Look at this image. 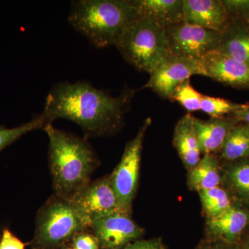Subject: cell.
<instances>
[{
	"label": "cell",
	"instance_id": "obj_1",
	"mask_svg": "<svg viewBox=\"0 0 249 249\" xmlns=\"http://www.w3.org/2000/svg\"><path fill=\"white\" fill-rule=\"evenodd\" d=\"M134 93L126 88L114 96L88 81L59 82L49 90L41 115L45 125L59 119L73 121L86 139L111 136L124 126Z\"/></svg>",
	"mask_w": 249,
	"mask_h": 249
},
{
	"label": "cell",
	"instance_id": "obj_2",
	"mask_svg": "<svg viewBox=\"0 0 249 249\" xmlns=\"http://www.w3.org/2000/svg\"><path fill=\"white\" fill-rule=\"evenodd\" d=\"M49 139V165L54 195L71 200L91 181L100 165L96 152L86 138L56 128L52 124L43 127Z\"/></svg>",
	"mask_w": 249,
	"mask_h": 249
},
{
	"label": "cell",
	"instance_id": "obj_3",
	"mask_svg": "<svg viewBox=\"0 0 249 249\" xmlns=\"http://www.w3.org/2000/svg\"><path fill=\"white\" fill-rule=\"evenodd\" d=\"M132 0H74L68 22L95 47L115 45L126 24L139 16Z\"/></svg>",
	"mask_w": 249,
	"mask_h": 249
},
{
	"label": "cell",
	"instance_id": "obj_4",
	"mask_svg": "<svg viewBox=\"0 0 249 249\" xmlns=\"http://www.w3.org/2000/svg\"><path fill=\"white\" fill-rule=\"evenodd\" d=\"M114 46L126 62L150 74L171 55L164 28L142 15L126 24Z\"/></svg>",
	"mask_w": 249,
	"mask_h": 249
},
{
	"label": "cell",
	"instance_id": "obj_5",
	"mask_svg": "<svg viewBox=\"0 0 249 249\" xmlns=\"http://www.w3.org/2000/svg\"><path fill=\"white\" fill-rule=\"evenodd\" d=\"M89 224L76 212L70 200L53 195L37 211L31 249H61Z\"/></svg>",
	"mask_w": 249,
	"mask_h": 249
},
{
	"label": "cell",
	"instance_id": "obj_6",
	"mask_svg": "<svg viewBox=\"0 0 249 249\" xmlns=\"http://www.w3.org/2000/svg\"><path fill=\"white\" fill-rule=\"evenodd\" d=\"M151 123L150 117L143 121L135 137L126 144L120 162L110 175L119 209L131 214L138 190L144 139Z\"/></svg>",
	"mask_w": 249,
	"mask_h": 249
},
{
	"label": "cell",
	"instance_id": "obj_7",
	"mask_svg": "<svg viewBox=\"0 0 249 249\" xmlns=\"http://www.w3.org/2000/svg\"><path fill=\"white\" fill-rule=\"evenodd\" d=\"M172 54L201 60L213 52L222 40V33L182 21L165 29Z\"/></svg>",
	"mask_w": 249,
	"mask_h": 249
},
{
	"label": "cell",
	"instance_id": "obj_8",
	"mask_svg": "<svg viewBox=\"0 0 249 249\" xmlns=\"http://www.w3.org/2000/svg\"><path fill=\"white\" fill-rule=\"evenodd\" d=\"M70 202L89 227L93 221L121 211L110 175L90 181L71 198Z\"/></svg>",
	"mask_w": 249,
	"mask_h": 249
},
{
	"label": "cell",
	"instance_id": "obj_9",
	"mask_svg": "<svg viewBox=\"0 0 249 249\" xmlns=\"http://www.w3.org/2000/svg\"><path fill=\"white\" fill-rule=\"evenodd\" d=\"M89 231L96 236L101 249H123L145 235L143 228L132 214L122 211L93 221Z\"/></svg>",
	"mask_w": 249,
	"mask_h": 249
},
{
	"label": "cell",
	"instance_id": "obj_10",
	"mask_svg": "<svg viewBox=\"0 0 249 249\" xmlns=\"http://www.w3.org/2000/svg\"><path fill=\"white\" fill-rule=\"evenodd\" d=\"M150 75V79L142 89L150 88L160 97L168 99L176 87L191 76H206L200 60L172 53Z\"/></svg>",
	"mask_w": 249,
	"mask_h": 249
},
{
	"label": "cell",
	"instance_id": "obj_11",
	"mask_svg": "<svg viewBox=\"0 0 249 249\" xmlns=\"http://www.w3.org/2000/svg\"><path fill=\"white\" fill-rule=\"evenodd\" d=\"M249 225V206L238 201L232 203L220 215L206 219L205 239L239 244Z\"/></svg>",
	"mask_w": 249,
	"mask_h": 249
},
{
	"label": "cell",
	"instance_id": "obj_12",
	"mask_svg": "<svg viewBox=\"0 0 249 249\" xmlns=\"http://www.w3.org/2000/svg\"><path fill=\"white\" fill-rule=\"evenodd\" d=\"M206 76L237 89H249V66L227 55L211 52L201 59Z\"/></svg>",
	"mask_w": 249,
	"mask_h": 249
},
{
	"label": "cell",
	"instance_id": "obj_13",
	"mask_svg": "<svg viewBox=\"0 0 249 249\" xmlns=\"http://www.w3.org/2000/svg\"><path fill=\"white\" fill-rule=\"evenodd\" d=\"M183 13L184 22L219 32L231 21L222 0H183Z\"/></svg>",
	"mask_w": 249,
	"mask_h": 249
},
{
	"label": "cell",
	"instance_id": "obj_14",
	"mask_svg": "<svg viewBox=\"0 0 249 249\" xmlns=\"http://www.w3.org/2000/svg\"><path fill=\"white\" fill-rule=\"evenodd\" d=\"M234 117L203 121L194 117L195 130L201 154H214L222 149L228 134L239 124Z\"/></svg>",
	"mask_w": 249,
	"mask_h": 249
},
{
	"label": "cell",
	"instance_id": "obj_15",
	"mask_svg": "<svg viewBox=\"0 0 249 249\" xmlns=\"http://www.w3.org/2000/svg\"><path fill=\"white\" fill-rule=\"evenodd\" d=\"M173 142L187 170L199 163L201 153L195 130L194 116L187 114L180 119L174 130Z\"/></svg>",
	"mask_w": 249,
	"mask_h": 249
},
{
	"label": "cell",
	"instance_id": "obj_16",
	"mask_svg": "<svg viewBox=\"0 0 249 249\" xmlns=\"http://www.w3.org/2000/svg\"><path fill=\"white\" fill-rule=\"evenodd\" d=\"M214 52L249 66V22L231 19Z\"/></svg>",
	"mask_w": 249,
	"mask_h": 249
},
{
	"label": "cell",
	"instance_id": "obj_17",
	"mask_svg": "<svg viewBox=\"0 0 249 249\" xmlns=\"http://www.w3.org/2000/svg\"><path fill=\"white\" fill-rule=\"evenodd\" d=\"M139 14L166 28L183 21V0H132Z\"/></svg>",
	"mask_w": 249,
	"mask_h": 249
},
{
	"label": "cell",
	"instance_id": "obj_18",
	"mask_svg": "<svg viewBox=\"0 0 249 249\" xmlns=\"http://www.w3.org/2000/svg\"><path fill=\"white\" fill-rule=\"evenodd\" d=\"M222 168L214 154H206L199 163L188 170L187 185L192 191L199 192L220 186Z\"/></svg>",
	"mask_w": 249,
	"mask_h": 249
},
{
	"label": "cell",
	"instance_id": "obj_19",
	"mask_svg": "<svg viewBox=\"0 0 249 249\" xmlns=\"http://www.w3.org/2000/svg\"><path fill=\"white\" fill-rule=\"evenodd\" d=\"M222 182L238 202L249 206V159L226 165L222 170Z\"/></svg>",
	"mask_w": 249,
	"mask_h": 249
},
{
	"label": "cell",
	"instance_id": "obj_20",
	"mask_svg": "<svg viewBox=\"0 0 249 249\" xmlns=\"http://www.w3.org/2000/svg\"><path fill=\"white\" fill-rule=\"evenodd\" d=\"M219 152L229 163L249 159V126L239 123L232 127Z\"/></svg>",
	"mask_w": 249,
	"mask_h": 249
},
{
	"label": "cell",
	"instance_id": "obj_21",
	"mask_svg": "<svg viewBox=\"0 0 249 249\" xmlns=\"http://www.w3.org/2000/svg\"><path fill=\"white\" fill-rule=\"evenodd\" d=\"M204 214L214 218L225 212L232 204L230 193L226 188L217 186L198 193Z\"/></svg>",
	"mask_w": 249,
	"mask_h": 249
},
{
	"label": "cell",
	"instance_id": "obj_22",
	"mask_svg": "<svg viewBox=\"0 0 249 249\" xmlns=\"http://www.w3.org/2000/svg\"><path fill=\"white\" fill-rule=\"evenodd\" d=\"M246 104H239L222 98L203 95L200 110L207 114L212 119L226 117L245 107Z\"/></svg>",
	"mask_w": 249,
	"mask_h": 249
},
{
	"label": "cell",
	"instance_id": "obj_23",
	"mask_svg": "<svg viewBox=\"0 0 249 249\" xmlns=\"http://www.w3.org/2000/svg\"><path fill=\"white\" fill-rule=\"evenodd\" d=\"M203 95L196 91L191 81L187 80L176 87L170 94L169 99L173 102H178L187 111L200 110Z\"/></svg>",
	"mask_w": 249,
	"mask_h": 249
},
{
	"label": "cell",
	"instance_id": "obj_24",
	"mask_svg": "<svg viewBox=\"0 0 249 249\" xmlns=\"http://www.w3.org/2000/svg\"><path fill=\"white\" fill-rule=\"evenodd\" d=\"M45 126V121L41 114L36 116L27 124H21L14 128H6L5 126L0 125V152L24 134L36 129H43Z\"/></svg>",
	"mask_w": 249,
	"mask_h": 249
},
{
	"label": "cell",
	"instance_id": "obj_25",
	"mask_svg": "<svg viewBox=\"0 0 249 249\" xmlns=\"http://www.w3.org/2000/svg\"><path fill=\"white\" fill-rule=\"evenodd\" d=\"M231 19L249 22V0H222Z\"/></svg>",
	"mask_w": 249,
	"mask_h": 249
},
{
	"label": "cell",
	"instance_id": "obj_26",
	"mask_svg": "<svg viewBox=\"0 0 249 249\" xmlns=\"http://www.w3.org/2000/svg\"><path fill=\"white\" fill-rule=\"evenodd\" d=\"M70 246L73 249H101L97 238L90 231L77 234Z\"/></svg>",
	"mask_w": 249,
	"mask_h": 249
},
{
	"label": "cell",
	"instance_id": "obj_27",
	"mask_svg": "<svg viewBox=\"0 0 249 249\" xmlns=\"http://www.w3.org/2000/svg\"><path fill=\"white\" fill-rule=\"evenodd\" d=\"M123 249H168L161 237L142 239L129 244Z\"/></svg>",
	"mask_w": 249,
	"mask_h": 249
},
{
	"label": "cell",
	"instance_id": "obj_28",
	"mask_svg": "<svg viewBox=\"0 0 249 249\" xmlns=\"http://www.w3.org/2000/svg\"><path fill=\"white\" fill-rule=\"evenodd\" d=\"M25 245L9 229H5L2 231L0 239V249H25Z\"/></svg>",
	"mask_w": 249,
	"mask_h": 249
},
{
	"label": "cell",
	"instance_id": "obj_29",
	"mask_svg": "<svg viewBox=\"0 0 249 249\" xmlns=\"http://www.w3.org/2000/svg\"><path fill=\"white\" fill-rule=\"evenodd\" d=\"M195 249H241L239 244H229L217 240L204 239Z\"/></svg>",
	"mask_w": 249,
	"mask_h": 249
},
{
	"label": "cell",
	"instance_id": "obj_30",
	"mask_svg": "<svg viewBox=\"0 0 249 249\" xmlns=\"http://www.w3.org/2000/svg\"><path fill=\"white\" fill-rule=\"evenodd\" d=\"M232 116L239 122L249 126V103H246L245 107L243 109L236 111Z\"/></svg>",
	"mask_w": 249,
	"mask_h": 249
},
{
	"label": "cell",
	"instance_id": "obj_31",
	"mask_svg": "<svg viewBox=\"0 0 249 249\" xmlns=\"http://www.w3.org/2000/svg\"><path fill=\"white\" fill-rule=\"evenodd\" d=\"M239 245L241 249H249V235L245 238L241 239Z\"/></svg>",
	"mask_w": 249,
	"mask_h": 249
},
{
	"label": "cell",
	"instance_id": "obj_32",
	"mask_svg": "<svg viewBox=\"0 0 249 249\" xmlns=\"http://www.w3.org/2000/svg\"><path fill=\"white\" fill-rule=\"evenodd\" d=\"M61 249H73L72 248L71 246L67 245V246H65V247H62V248Z\"/></svg>",
	"mask_w": 249,
	"mask_h": 249
},
{
	"label": "cell",
	"instance_id": "obj_33",
	"mask_svg": "<svg viewBox=\"0 0 249 249\" xmlns=\"http://www.w3.org/2000/svg\"><path fill=\"white\" fill-rule=\"evenodd\" d=\"M1 233L0 232V239H1Z\"/></svg>",
	"mask_w": 249,
	"mask_h": 249
}]
</instances>
